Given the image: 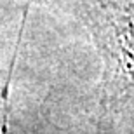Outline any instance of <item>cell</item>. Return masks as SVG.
Masks as SVG:
<instances>
[{"label": "cell", "instance_id": "6da1fadb", "mask_svg": "<svg viewBox=\"0 0 134 134\" xmlns=\"http://www.w3.org/2000/svg\"><path fill=\"white\" fill-rule=\"evenodd\" d=\"M89 30L103 59L101 104L120 111L134 104V0H65Z\"/></svg>", "mask_w": 134, "mask_h": 134}, {"label": "cell", "instance_id": "7a4b0ae2", "mask_svg": "<svg viewBox=\"0 0 134 134\" xmlns=\"http://www.w3.org/2000/svg\"><path fill=\"white\" fill-rule=\"evenodd\" d=\"M37 2H42V0H37Z\"/></svg>", "mask_w": 134, "mask_h": 134}]
</instances>
